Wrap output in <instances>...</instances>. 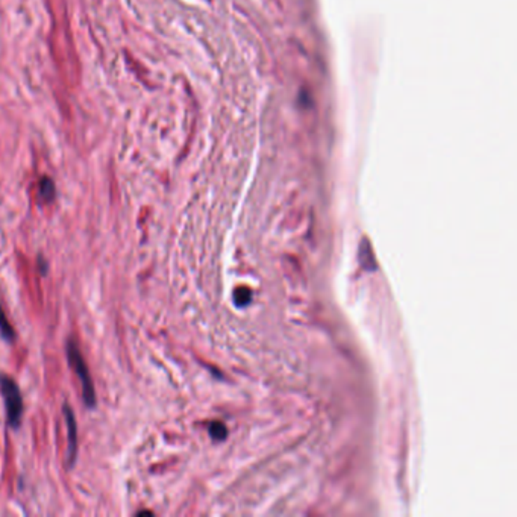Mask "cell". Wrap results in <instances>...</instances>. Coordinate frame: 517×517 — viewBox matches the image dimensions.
I'll use <instances>...</instances> for the list:
<instances>
[{
  "label": "cell",
  "mask_w": 517,
  "mask_h": 517,
  "mask_svg": "<svg viewBox=\"0 0 517 517\" xmlns=\"http://www.w3.org/2000/svg\"><path fill=\"white\" fill-rule=\"evenodd\" d=\"M63 413L65 417V424H67V431H69V466L72 467L76 462V452H78V426H76V419L73 411L69 405H64Z\"/></svg>",
  "instance_id": "3957f363"
},
{
  "label": "cell",
  "mask_w": 517,
  "mask_h": 517,
  "mask_svg": "<svg viewBox=\"0 0 517 517\" xmlns=\"http://www.w3.org/2000/svg\"><path fill=\"white\" fill-rule=\"evenodd\" d=\"M0 335H2V339H5L6 341H14L15 339V332L11 325H9L2 306H0Z\"/></svg>",
  "instance_id": "5b68a950"
},
{
  "label": "cell",
  "mask_w": 517,
  "mask_h": 517,
  "mask_svg": "<svg viewBox=\"0 0 517 517\" xmlns=\"http://www.w3.org/2000/svg\"><path fill=\"white\" fill-rule=\"evenodd\" d=\"M0 393L4 395L8 422L13 428H18L23 417V399L15 381L6 375H0Z\"/></svg>",
  "instance_id": "7a4b0ae2"
},
{
  "label": "cell",
  "mask_w": 517,
  "mask_h": 517,
  "mask_svg": "<svg viewBox=\"0 0 517 517\" xmlns=\"http://www.w3.org/2000/svg\"><path fill=\"white\" fill-rule=\"evenodd\" d=\"M209 433L217 440H222L226 437V428L222 424H213L211 428H209Z\"/></svg>",
  "instance_id": "8992f818"
},
{
  "label": "cell",
  "mask_w": 517,
  "mask_h": 517,
  "mask_svg": "<svg viewBox=\"0 0 517 517\" xmlns=\"http://www.w3.org/2000/svg\"><path fill=\"white\" fill-rule=\"evenodd\" d=\"M235 298H237V303L244 305L249 302V299H251V292H249L247 289H240L235 293Z\"/></svg>",
  "instance_id": "52a82bcc"
},
{
  "label": "cell",
  "mask_w": 517,
  "mask_h": 517,
  "mask_svg": "<svg viewBox=\"0 0 517 517\" xmlns=\"http://www.w3.org/2000/svg\"><path fill=\"white\" fill-rule=\"evenodd\" d=\"M38 260H40V267H41V273H43V275H44V273H46V272H47V266H46V264H44V263H46V261H44V260H43V258H41V256H40V258H38Z\"/></svg>",
  "instance_id": "ba28073f"
},
{
  "label": "cell",
  "mask_w": 517,
  "mask_h": 517,
  "mask_svg": "<svg viewBox=\"0 0 517 517\" xmlns=\"http://www.w3.org/2000/svg\"><path fill=\"white\" fill-rule=\"evenodd\" d=\"M67 357H69V362H70V366L73 367L74 373L81 379L85 405H87L89 408H94L96 407L94 386H93V381H91V377L89 373V367H87V365H85L82 353L79 352L78 346H76V343H73V341L67 343Z\"/></svg>",
  "instance_id": "6da1fadb"
},
{
  "label": "cell",
  "mask_w": 517,
  "mask_h": 517,
  "mask_svg": "<svg viewBox=\"0 0 517 517\" xmlns=\"http://www.w3.org/2000/svg\"><path fill=\"white\" fill-rule=\"evenodd\" d=\"M56 196V187L55 183L49 176H43L38 181V190H37V197L41 204H52Z\"/></svg>",
  "instance_id": "277c9868"
}]
</instances>
